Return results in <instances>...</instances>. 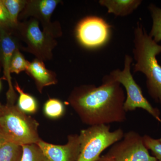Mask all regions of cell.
I'll use <instances>...</instances> for the list:
<instances>
[{"label": "cell", "instance_id": "cell-21", "mask_svg": "<svg viewBox=\"0 0 161 161\" xmlns=\"http://www.w3.org/2000/svg\"><path fill=\"white\" fill-rule=\"evenodd\" d=\"M144 143L148 150L152 153V156L158 161H161V142L158 139H154L148 135L143 136Z\"/></svg>", "mask_w": 161, "mask_h": 161}, {"label": "cell", "instance_id": "cell-23", "mask_svg": "<svg viewBox=\"0 0 161 161\" xmlns=\"http://www.w3.org/2000/svg\"><path fill=\"white\" fill-rule=\"evenodd\" d=\"M6 142H7V140L0 129V148Z\"/></svg>", "mask_w": 161, "mask_h": 161}, {"label": "cell", "instance_id": "cell-10", "mask_svg": "<svg viewBox=\"0 0 161 161\" xmlns=\"http://www.w3.org/2000/svg\"><path fill=\"white\" fill-rule=\"evenodd\" d=\"M12 30L0 27L1 63L3 68L4 79L9 85V90L6 94L7 104H14L16 94L13 86L10 75V63L13 55L16 50L19 48L17 40L11 35Z\"/></svg>", "mask_w": 161, "mask_h": 161}, {"label": "cell", "instance_id": "cell-4", "mask_svg": "<svg viewBox=\"0 0 161 161\" xmlns=\"http://www.w3.org/2000/svg\"><path fill=\"white\" fill-rule=\"evenodd\" d=\"M124 133L120 128L110 131L109 125H107L91 126L81 130L78 161H97L104 150L123 138Z\"/></svg>", "mask_w": 161, "mask_h": 161}, {"label": "cell", "instance_id": "cell-11", "mask_svg": "<svg viewBox=\"0 0 161 161\" xmlns=\"http://www.w3.org/2000/svg\"><path fill=\"white\" fill-rule=\"evenodd\" d=\"M37 144L49 161H78L80 152L78 134L69 135L67 142L63 145L49 143L41 139Z\"/></svg>", "mask_w": 161, "mask_h": 161}, {"label": "cell", "instance_id": "cell-5", "mask_svg": "<svg viewBox=\"0 0 161 161\" xmlns=\"http://www.w3.org/2000/svg\"><path fill=\"white\" fill-rule=\"evenodd\" d=\"M18 37L26 45L23 49L39 60L44 61L52 59L53 51L57 46L55 37L41 30L40 23L34 18L19 22L14 30Z\"/></svg>", "mask_w": 161, "mask_h": 161}, {"label": "cell", "instance_id": "cell-16", "mask_svg": "<svg viewBox=\"0 0 161 161\" xmlns=\"http://www.w3.org/2000/svg\"><path fill=\"white\" fill-rule=\"evenodd\" d=\"M4 6L8 12L13 30L17 26L18 17L26 6V0H2Z\"/></svg>", "mask_w": 161, "mask_h": 161}, {"label": "cell", "instance_id": "cell-9", "mask_svg": "<svg viewBox=\"0 0 161 161\" xmlns=\"http://www.w3.org/2000/svg\"><path fill=\"white\" fill-rule=\"evenodd\" d=\"M59 0H29L20 14L22 19L34 18L41 23L44 31L55 37L61 34L60 27L51 21L52 14L60 3Z\"/></svg>", "mask_w": 161, "mask_h": 161}, {"label": "cell", "instance_id": "cell-3", "mask_svg": "<svg viewBox=\"0 0 161 161\" xmlns=\"http://www.w3.org/2000/svg\"><path fill=\"white\" fill-rule=\"evenodd\" d=\"M39 123L14 104L3 105L0 116V129L7 142L19 146L37 144L41 140Z\"/></svg>", "mask_w": 161, "mask_h": 161}, {"label": "cell", "instance_id": "cell-14", "mask_svg": "<svg viewBox=\"0 0 161 161\" xmlns=\"http://www.w3.org/2000/svg\"><path fill=\"white\" fill-rule=\"evenodd\" d=\"M14 87L19 94L18 108L26 114L36 113L38 110L37 103L36 99L31 95L23 92L17 82Z\"/></svg>", "mask_w": 161, "mask_h": 161}, {"label": "cell", "instance_id": "cell-22", "mask_svg": "<svg viewBox=\"0 0 161 161\" xmlns=\"http://www.w3.org/2000/svg\"><path fill=\"white\" fill-rule=\"evenodd\" d=\"M0 27L13 30L9 15L2 0H0Z\"/></svg>", "mask_w": 161, "mask_h": 161}, {"label": "cell", "instance_id": "cell-19", "mask_svg": "<svg viewBox=\"0 0 161 161\" xmlns=\"http://www.w3.org/2000/svg\"><path fill=\"white\" fill-rule=\"evenodd\" d=\"M64 106L63 103L57 98H49L43 107V112L47 117L56 119L61 117L64 114Z\"/></svg>", "mask_w": 161, "mask_h": 161}, {"label": "cell", "instance_id": "cell-13", "mask_svg": "<svg viewBox=\"0 0 161 161\" xmlns=\"http://www.w3.org/2000/svg\"><path fill=\"white\" fill-rule=\"evenodd\" d=\"M141 0H100L99 4L108 9V13L117 16H126L140 6Z\"/></svg>", "mask_w": 161, "mask_h": 161}, {"label": "cell", "instance_id": "cell-28", "mask_svg": "<svg viewBox=\"0 0 161 161\" xmlns=\"http://www.w3.org/2000/svg\"><path fill=\"white\" fill-rule=\"evenodd\" d=\"M1 80H0V89H1Z\"/></svg>", "mask_w": 161, "mask_h": 161}, {"label": "cell", "instance_id": "cell-6", "mask_svg": "<svg viewBox=\"0 0 161 161\" xmlns=\"http://www.w3.org/2000/svg\"><path fill=\"white\" fill-rule=\"evenodd\" d=\"M132 61L131 56L125 55L124 69L122 70H114L109 75L125 89L127 97L124 103V109L127 112L134 111L137 108L142 109L161 123L159 110L153 106L145 98L141 87L136 83L131 74Z\"/></svg>", "mask_w": 161, "mask_h": 161}, {"label": "cell", "instance_id": "cell-2", "mask_svg": "<svg viewBox=\"0 0 161 161\" xmlns=\"http://www.w3.org/2000/svg\"><path fill=\"white\" fill-rule=\"evenodd\" d=\"M133 43L132 53L136 61L133 72L145 75L149 95L161 105V65L157 59L161 53V45L153 40L139 22L134 29Z\"/></svg>", "mask_w": 161, "mask_h": 161}, {"label": "cell", "instance_id": "cell-27", "mask_svg": "<svg viewBox=\"0 0 161 161\" xmlns=\"http://www.w3.org/2000/svg\"><path fill=\"white\" fill-rule=\"evenodd\" d=\"M159 140L160 142H161V138L158 139Z\"/></svg>", "mask_w": 161, "mask_h": 161}, {"label": "cell", "instance_id": "cell-25", "mask_svg": "<svg viewBox=\"0 0 161 161\" xmlns=\"http://www.w3.org/2000/svg\"><path fill=\"white\" fill-rule=\"evenodd\" d=\"M3 105L0 103V116H1V114H2V110H3Z\"/></svg>", "mask_w": 161, "mask_h": 161}, {"label": "cell", "instance_id": "cell-24", "mask_svg": "<svg viewBox=\"0 0 161 161\" xmlns=\"http://www.w3.org/2000/svg\"><path fill=\"white\" fill-rule=\"evenodd\" d=\"M97 161H114V160L112 158L106 155V154H105L104 155L101 156L98 159V160Z\"/></svg>", "mask_w": 161, "mask_h": 161}, {"label": "cell", "instance_id": "cell-12", "mask_svg": "<svg viewBox=\"0 0 161 161\" xmlns=\"http://www.w3.org/2000/svg\"><path fill=\"white\" fill-rule=\"evenodd\" d=\"M26 72L35 80L37 88L40 93H42L45 87L58 83L57 75L54 72L47 69L43 61L37 58L30 62Z\"/></svg>", "mask_w": 161, "mask_h": 161}, {"label": "cell", "instance_id": "cell-18", "mask_svg": "<svg viewBox=\"0 0 161 161\" xmlns=\"http://www.w3.org/2000/svg\"><path fill=\"white\" fill-rule=\"evenodd\" d=\"M22 155L20 161H49L37 144L22 146Z\"/></svg>", "mask_w": 161, "mask_h": 161}, {"label": "cell", "instance_id": "cell-1", "mask_svg": "<svg viewBox=\"0 0 161 161\" xmlns=\"http://www.w3.org/2000/svg\"><path fill=\"white\" fill-rule=\"evenodd\" d=\"M125 100L120 84L109 75L103 77L99 86L83 85L75 87L68 98L81 121L90 126L125 121Z\"/></svg>", "mask_w": 161, "mask_h": 161}, {"label": "cell", "instance_id": "cell-8", "mask_svg": "<svg viewBox=\"0 0 161 161\" xmlns=\"http://www.w3.org/2000/svg\"><path fill=\"white\" fill-rule=\"evenodd\" d=\"M111 28V25L102 18L87 17L78 23L76 29V36L85 47L97 48L108 42Z\"/></svg>", "mask_w": 161, "mask_h": 161}, {"label": "cell", "instance_id": "cell-15", "mask_svg": "<svg viewBox=\"0 0 161 161\" xmlns=\"http://www.w3.org/2000/svg\"><path fill=\"white\" fill-rule=\"evenodd\" d=\"M152 19V26L149 35L155 42L161 41V8L153 3L148 7Z\"/></svg>", "mask_w": 161, "mask_h": 161}, {"label": "cell", "instance_id": "cell-26", "mask_svg": "<svg viewBox=\"0 0 161 161\" xmlns=\"http://www.w3.org/2000/svg\"><path fill=\"white\" fill-rule=\"evenodd\" d=\"M1 66H2V63H1V44H0V71L1 69Z\"/></svg>", "mask_w": 161, "mask_h": 161}, {"label": "cell", "instance_id": "cell-17", "mask_svg": "<svg viewBox=\"0 0 161 161\" xmlns=\"http://www.w3.org/2000/svg\"><path fill=\"white\" fill-rule=\"evenodd\" d=\"M22 146L7 142L0 148V161H20Z\"/></svg>", "mask_w": 161, "mask_h": 161}, {"label": "cell", "instance_id": "cell-7", "mask_svg": "<svg viewBox=\"0 0 161 161\" xmlns=\"http://www.w3.org/2000/svg\"><path fill=\"white\" fill-rule=\"evenodd\" d=\"M106 154L114 161H158L150 155L143 136L134 131L124 133L123 138L111 146Z\"/></svg>", "mask_w": 161, "mask_h": 161}, {"label": "cell", "instance_id": "cell-20", "mask_svg": "<svg viewBox=\"0 0 161 161\" xmlns=\"http://www.w3.org/2000/svg\"><path fill=\"white\" fill-rule=\"evenodd\" d=\"M30 62L25 59L20 52L19 48L16 50L13 55L10 66V73L19 74L21 72L26 71Z\"/></svg>", "mask_w": 161, "mask_h": 161}]
</instances>
